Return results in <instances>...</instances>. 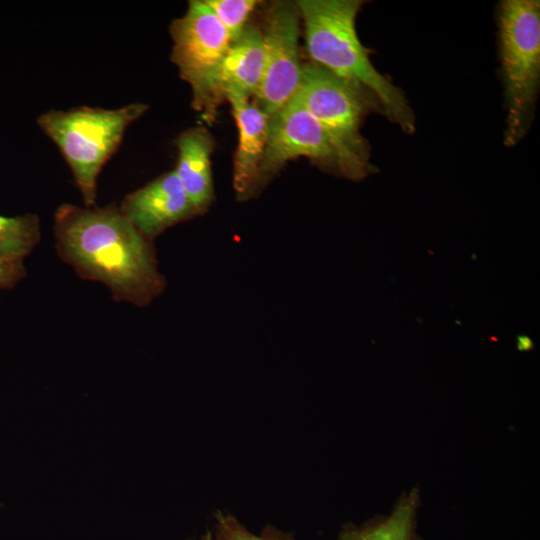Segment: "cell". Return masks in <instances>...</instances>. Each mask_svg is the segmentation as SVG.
<instances>
[{"label": "cell", "mask_w": 540, "mask_h": 540, "mask_svg": "<svg viewBox=\"0 0 540 540\" xmlns=\"http://www.w3.org/2000/svg\"><path fill=\"white\" fill-rule=\"evenodd\" d=\"M40 238L39 219L34 214L0 215V257L23 259Z\"/></svg>", "instance_id": "14"}, {"label": "cell", "mask_w": 540, "mask_h": 540, "mask_svg": "<svg viewBox=\"0 0 540 540\" xmlns=\"http://www.w3.org/2000/svg\"><path fill=\"white\" fill-rule=\"evenodd\" d=\"M238 128V146L234 157L233 187L239 200L256 192L268 131V115L237 92L225 94Z\"/></svg>", "instance_id": "10"}, {"label": "cell", "mask_w": 540, "mask_h": 540, "mask_svg": "<svg viewBox=\"0 0 540 540\" xmlns=\"http://www.w3.org/2000/svg\"><path fill=\"white\" fill-rule=\"evenodd\" d=\"M518 343H519V348L521 349L523 345H525V349H529L530 346L532 345L531 343V340L526 337V336H519L518 337Z\"/></svg>", "instance_id": "18"}, {"label": "cell", "mask_w": 540, "mask_h": 540, "mask_svg": "<svg viewBox=\"0 0 540 540\" xmlns=\"http://www.w3.org/2000/svg\"><path fill=\"white\" fill-rule=\"evenodd\" d=\"M199 540H212V535L208 534V535L202 537V538L199 539Z\"/></svg>", "instance_id": "19"}, {"label": "cell", "mask_w": 540, "mask_h": 540, "mask_svg": "<svg viewBox=\"0 0 540 540\" xmlns=\"http://www.w3.org/2000/svg\"><path fill=\"white\" fill-rule=\"evenodd\" d=\"M296 5L314 63L363 86L390 121L413 133L415 118L403 92L376 70L357 36L355 20L363 1L300 0Z\"/></svg>", "instance_id": "2"}, {"label": "cell", "mask_w": 540, "mask_h": 540, "mask_svg": "<svg viewBox=\"0 0 540 540\" xmlns=\"http://www.w3.org/2000/svg\"><path fill=\"white\" fill-rule=\"evenodd\" d=\"M170 34L171 60L191 87L192 105L212 122L223 99L218 76L232 38L204 0L190 1L186 13L172 22Z\"/></svg>", "instance_id": "6"}, {"label": "cell", "mask_w": 540, "mask_h": 540, "mask_svg": "<svg viewBox=\"0 0 540 540\" xmlns=\"http://www.w3.org/2000/svg\"><path fill=\"white\" fill-rule=\"evenodd\" d=\"M295 95L321 125L335 148L338 171L351 180L370 170L369 146L360 132L371 110H381L376 98L360 84L312 62L302 65Z\"/></svg>", "instance_id": "3"}, {"label": "cell", "mask_w": 540, "mask_h": 540, "mask_svg": "<svg viewBox=\"0 0 540 540\" xmlns=\"http://www.w3.org/2000/svg\"><path fill=\"white\" fill-rule=\"evenodd\" d=\"M230 34L232 41L240 37L256 7V0H204Z\"/></svg>", "instance_id": "15"}, {"label": "cell", "mask_w": 540, "mask_h": 540, "mask_svg": "<svg viewBox=\"0 0 540 540\" xmlns=\"http://www.w3.org/2000/svg\"><path fill=\"white\" fill-rule=\"evenodd\" d=\"M23 275L22 259L0 257V289L14 285Z\"/></svg>", "instance_id": "17"}, {"label": "cell", "mask_w": 540, "mask_h": 540, "mask_svg": "<svg viewBox=\"0 0 540 540\" xmlns=\"http://www.w3.org/2000/svg\"><path fill=\"white\" fill-rule=\"evenodd\" d=\"M297 157H307L338 170L337 154L329 137L294 94L283 107L268 117L267 143L256 192L286 162Z\"/></svg>", "instance_id": "8"}, {"label": "cell", "mask_w": 540, "mask_h": 540, "mask_svg": "<svg viewBox=\"0 0 540 540\" xmlns=\"http://www.w3.org/2000/svg\"><path fill=\"white\" fill-rule=\"evenodd\" d=\"M212 540H294L291 536L274 528H266L255 534L237 519L220 513L216 519V529Z\"/></svg>", "instance_id": "16"}, {"label": "cell", "mask_w": 540, "mask_h": 540, "mask_svg": "<svg viewBox=\"0 0 540 540\" xmlns=\"http://www.w3.org/2000/svg\"><path fill=\"white\" fill-rule=\"evenodd\" d=\"M500 48L508 115L504 142L515 145L531 122L540 78V4L507 0L499 10Z\"/></svg>", "instance_id": "5"}, {"label": "cell", "mask_w": 540, "mask_h": 540, "mask_svg": "<svg viewBox=\"0 0 540 540\" xmlns=\"http://www.w3.org/2000/svg\"><path fill=\"white\" fill-rule=\"evenodd\" d=\"M299 19L296 4L276 2L270 8L263 34L264 71L255 94L259 108L268 116L283 107L299 87Z\"/></svg>", "instance_id": "7"}, {"label": "cell", "mask_w": 540, "mask_h": 540, "mask_svg": "<svg viewBox=\"0 0 540 540\" xmlns=\"http://www.w3.org/2000/svg\"><path fill=\"white\" fill-rule=\"evenodd\" d=\"M119 209L151 240L167 228L200 214L174 170L127 195Z\"/></svg>", "instance_id": "9"}, {"label": "cell", "mask_w": 540, "mask_h": 540, "mask_svg": "<svg viewBox=\"0 0 540 540\" xmlns=\"http://www.w3.org/2000/svg\"><path fill=\"white\" fill-rule=\"evenodd\" d=\"M418 507L419 493L414 488L401 496L389 514L343 528L339 540H420L416 533Z\"/></svg>", "instance_id": "13"}, {"label": "cell", "mask_w": 540, "mask_h": 540, "mask_svg": "<svg viewBox=\"0 0 540 540\" xmlns=\"http://www.w3.org/2000/svg\"><path fill=\"white\" fill-rule=\"evenodd\" d=\"M147 109L143 103L117 109L83 106L67 111L49 110L37 119L68 163L87 207L95 203L102 167L118 149L127 127Z\"/></svg>", "instance_id": "4"}, {"label": "cell", "mask_w": 540, "mask_h": 540, "mask_svg": "<svg viewBox=\"0 0 540 540\" xmlns=\"http://www.w3.org/2000/svg\"><path fill=\"white\" fill-rule=\"evenodd\" d=\"M176 146L178 159L174 172L198 212L205 213L214 200L212 138L206 129L195 127L181 133Z\"/></svg>", "instance_id": "11"}, {"label": "cell", "mask_w": 540, "mask_h": 540, "mask_svg": "<svg viewBox=\"0 0 540 540\" xmlns=\"http://www.w3.org/2000/svg\"><path fill=\"white\" fill-rule=\"evenodd\" d=\"M264 71L263 34L256 27H245L238 39L232 41L219 70L218 87L221 96L237 92L255 95Z\"/></svg>", "instance_id": "12"}, {"label": "cell", "mask_w": 540, "mask_h": 540, "mask_svg": "<svg viewBox=\"0 0 540 540\" xmlns=\"http://www.w3.org/2000/svg\"><path fill=\"white\" fill-rule=\"evenodd\" d=\"M54 228L61 257L83 277L104 283L114 299L145 306L164 291L152 240L119 208L63 204Z\"/></svg>", "instance_id": "1"}]
</instances>
